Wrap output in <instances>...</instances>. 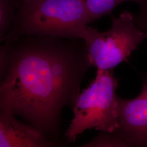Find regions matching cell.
<instances>
[{
  "instance_id": "obj_1",
  "label": "cell",
  "mask_w": 147,
  "mask_h": 147,
  "mask_svg": "<svg viewBox=\"0 0 147 147\" xmlns=\"http://www.w3.org/2000/svg\"><path fill=\"white\" fill-rule=\"evenodd\" d=\"M0 111L20 116L58 144L63 109H72L92 67L82 39L25 36L1 47Z\"/></svg>"
},
{
  "instance_id": "obj_2",
  "label": "cell",
  "mask_w": 147,
  "mask_h": 147,
  "mask_svg": "<svg viewBox=\"0 0 147 147\" xmlns=\"http://www.w3.org/2000/svg\"><path fill=\"white\" fill-rule=\"evenodd\" d=\"M18 9L5 42L25 36L84 39L92 21L85 0H21Z\"/></svg>"
},
{
  "instance_id": "obj_3",
  "label": "cell",
  "mask_w": 147,
  "mask_h": 147,
  "mask_svg": "<svg viewBox=\"0 0 147 147\" xmlns=\"http://www.w3.org/2000/svg\"><path fill=\"white\" fill-rule=\"evenodd\" d=\"M112 70H97L93 81L80 92L73 108V119L64 134L68 143L75 142L87 130L112 133L119 128L118 82Z\"/></svg>"
},
{
  "instance_id": "obj_4",
  "label": "cell",
  "mask_w": 147,
  "mask_h": 147,
  "mask_svg": "<svg viewBox=\"0 0 147 147\" xmlns=\"http://www.w3.org/2000/svg\"><path fill=\"white\" fill-rule=\"evenodd\" d=\"M146 38L147 32L138 25L134 14L124 11L118 17H112V25L107 31L88 27L84 40L91 65L97 70H105L127 62Z\"/></svg>"
},
{
  "instance_id": "obj_5",
  "label": "cell",
  "mask_w": 147,
  "mask_h": 147,
  "mask_svg": "<svg viewBox=\"0 0 147 147\" xmlns=\"http://www.w3.org/2000/svg\"><path fill=\"white\" fill-rule=\"evenodd\" d=\"M119 127L112 134L122 146L147 147V80L143 79L140 94L132 99L118 97Z\"/></svg>"
},
{
  "instance_id": "obj_6",
  "label": "cell",
  "mask_w": 147,
  "mask_h": 147,
  "mask_svg": "<svg viewBox=\"0 0 147 147\" xmlns=\"http://www.w3.org/2000/svg\"><path fill=\"white\" fill-rule=\"evenodd\" d=\"M11 112L0 111V147H48L57 143L30 124L15 118Z\"/></svg>"
},
{
  "instance_id": "obj_7",
  "label": "cell",
  "mask_w": 147,
  "mask_h": 147,
  "mask_svg": "<svg viewBox=\"0 0 147 147\" xmlns=\"http://www.w3.org/2000/svg\"><path fill=\"white\" fill-rule=\"evenodd\" d=\"M144 0H85L92 21L110 14L116 7L127 1L138 5Z\"/></svg>"
},
{
  "instance_id": "obj_8",
  "label": "cell",
  "mask_w": 147,
  "mask_h": 147,
  "mask_svg": "<svg viewBox=\"0 0 147 147\" xmlns=\"http://www.w3.org/2000/svg\"><path fill=\"white\" fill-rule=\"evenodd\" d=\"M13 0H0V39L3 41L11 30L16 16Z\"/></svg>"
},
{
  "instance_id": "obj_9",
  "label": "cell",
  "mask_w": 147,
  "mask_h": 147,
  "mask_svg": "<svg viewBox=\"0 0 147 147\" xmlns=\"http://www.w3.org/2000/svg\"><path fill=\"white\" fill-rule=\"evenodd\" d=\"M138 5L140 9L134 14L135 19L138 25L147 32V0H144Z\"/></svg>"
},
{
  "instance_id": "obj_10",
  "label": "cell",
  "mask_w": 147,
  "mask_h": 147,
  "mask_svg": "<svg viewBox=\"0 0 147 147\" xmlns=\"http://www.w3.org/2000/svg\"><path fill=\"white\" fill-rule=\"evenodd\" d=\"M22 1H32V0H22Z\"/></svg>"
}]
</instances>
